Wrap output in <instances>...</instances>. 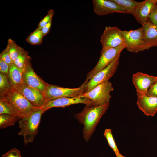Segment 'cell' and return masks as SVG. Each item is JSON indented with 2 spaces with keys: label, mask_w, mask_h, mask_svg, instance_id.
Here are the masks:
<instances>
[{
  "label": "cell",
  "mask_w": 157,
  "mask_h": 157,
  "mask_svg": "<svg viewBox=\"0 0 157 157\" xmlns=\"http://www.w3.org/2000/svg\"><path fill=\"white\" fill-rule=\"evenodd\" d=\"M109 106V103L101 106L85 105L81 112L74 115L75 118L83 125V136L86 142L90 139Z\"/></svg>",
  "instance_id": "1"
},
{
  "label": "cell",
  "mask_w": 157,
  "mask_h": 157,
  "mask_svg": "<svg viewBox=\"0 0 157 157\" xmlns=\"http://www.w3.org/2000/svg\"><path fill=\"white\" fill-rule=\"evenodd\" d=\"M44 113L41 108H36L29 114L18 121L20 130L18 134L23 137L25 145L33 142L38 134L41 117Z\"/></svg>",
  "instance_id": "2"
},
{
  "label": "cell",
  "mask_w": 157,
  "mask_h": 157,
  "mask_svg": "<svg viewBox=\"0 0 157 157\" xmlns=\"http://www.w3.org/2000/svg\"><path fill=\"white\" fill-rule=\"evenodd\" d=\"M88 81H86L76 88L62 87L47 83L43 94L46 101L63 97H77L86 92Z\"/></svg>",
  "instance_id": "3"
},
{
  "label": "cell",
  "mask_w": 157,
  "mask_h": 157,
  "mask_svg": "<svg viewBox=\"0 0 157 157\" xmlns=\"http://www.w3.org/2000/svg\"><path fill=\"white\" fill-rule=\"evenodd\" d=\"M0 97L4 98L9 103L16 115L20 119L28 115L37 108L15 89Z\"/></svg>",
  "instance_id": "4"
},
{
  "label": "cell",
  "mask_w": 157,
  "mask_h": 157,
  "mask_svg": "<svg viewBox=\"0 0 157 157\" xmlns=\"http://www.w3.org/2000/svg\"><path fill=\"white\" fill-rule=\"evenodd\" d=\"M114 90L112 83L109 80L105 81L88 92L79 96L90 99L93 106H101L109 103L111 98V92Z\"/></svg>",
  "instance_id": "5"
},
{
  "label": "cell",
  "mask_w": 157,
  "mask_h": 157,
  "mask_svg": "<svg viewBox=\"0 0 157 157\" xmlns=\"http://www.w3.org/2000/svg\"><path fill=\"white\" fill-rule=\"evenodd\" d=\"M126 48L131 53H137L151 48L144 40L143 28L135 30L123 31Z\"/></svg>",
  "instance_id": "6"
},
{
  "label": "cell",
  "mask_w": 157,
  "mask_h": 157,
  "mask_svg": "<svg viewBox=\"0 0 157 157\" xmlns=\"http://www.w3.org/2000/svg\"><path fill=\"white\" fill-rule=\"evenodd\" d=\"M125 48V45H122L115 48L102 49L98 63L87 74L86 81L89 80L97 73L107 67Z\"/></svg>",
  "instance_id": "7"
},
{
  "label": "cell",
  "mask_w": 157,
  "mask_h": 157,
  "mask_svg": "<svg viewBox=\"0 0 157 157\" xmlns=\"http://www.w3.org/2000/svg\"><path fill=\"white\" fill-rule=\"evenodd\" d=\"M100 41L102 49L125 45L123 31L117 26H106Z\"/></svg>",
  "instance_id": "8"
},
{
  "label": "cell",
  "mask_w": 157,
  "mask_h": 157,
  "mask_svg": "<svg viewBox=\"0 0 157 157\" xmlns=\"http://www.w3.org/2000/svg\"><path fill=\"white\" fill-rule=\"evenodd\" d=\"M120 54L107 67L97 73L87 84L88 92L104 81L109 80L116 72L119 63Z\"/></svg>",
  "instance_id": "9"
},
{
  "label": "cell",
  "mask_w": 157,
  "mask_h": 157,
  "mask_svg": "<svg viewBox=\"0 0 157 157\" xmlns=\"http://www.w3.org/2000/svg\"><path fill=\"white\" fill-rule=\"evenodd\" d=\"M83 104L87 106H93L92 101L85 97L78 96L75 97H63L47 100L41 108L44 112L53 107L64 108L71 105Z\"/></svg>",
  "instance_id": "10"
},
{
  "label": "cell",
  "mask_w": 157,
  "mask_h": 157,
  "mask_svg": "<svg viewBox=\"0 0 157 157\" xmlns=\"http://www.w3.org/2000/svg\"><path fill=\"white\" fill-rule=\"evenodd\" d=\"M23 83L37 90L42 94L47 84L35 72L32 68L31 60L28 62L23 70Z\"/></svg>",
  "instance_id": "11"
},
{
  "label": "cell",
  "mask_w": 157,
  "mask_h": 157,
  "mask_svg": "<svg viewBox=\"0 0 157 157\" xmlns=\"http://www.w3.org/2000/svg\"><path fill=\"white\" fill-rule=\"evenodd\" d=\"M93 4L94 12L99 16L116 13L128 14L121 6L111 0H93Z\"/></svg>",
  "instance_id": "12"
},
{
  "label": "cell",
  "mask_w": 157,
  "mask_h": 157,
  "mask_svg": "<svg viewBox=\"0 0 157 157\" xmlns=\"http://www.w3.org/2000/svg\"><path fill=\"white\" fill-rule=\"evenodd\" d=\"M15 90L36 107L41 108L46 101L41 92L24 83L19 85Z\"/></svg>",
  "instance_id": "13"
},
{
  "label": "cell",
  "mask_w": 157,
  "mask_h": 157,
  "mask_svg": "<svg viewBox=\"0 0 157 157\" xmlns=\"http://www.w3.org/2000/svg\"><path fill=\"white\" fill-rule=\"evenodd\" d=\"M137 104L139 109L147 116H154L157 112V97L137 93Z\"/></svg>",
  "instance_id": "14"
},
{
  "label": "cell",
  "mask_w": 157,
  "mask_h": 157,
  "mask_svg": "<svg viewBox=\"0 0 157 157\" xmlns=\"http://www.w3.org/2000/svg\"><path fill=\"white\" fill-rule=\"evenodd\" d=\"M157 81V76L142 72H137L132 76V81L137 93L146 94L151 85Z\"/></svg>",
  "instance_id": "15"
},
{
  "label": "cell",
  "mask_w": 157,
  "mask_h": 157,
  "mask_svg": "<svg viewBox=\"0 0 157 157\" xmlns=\"http://www.w3.org/2000/svg\"><path fill=\"white\" fill-rule=\"evenodd\" d=\"M157 4V0H145L140 2L132 15L140 24L149 21L148 17L152 8Z\"/></svg>",
  "instance_id": "16"
},
{
  "label": "cell",
  "mask_w": 157,
  "mask_h": 157,
  "mask_svg": "<svg viewBox=\"0 0 157 157\" xmlns=\"http://www.w3.org/2000/svg\"><path fill=\"white\" fill-rule=\"evenodd\" d=\"M144 33V40L151 48L157 47V25L149 21L142 25Z\"/></svg>",
  "instance_id": "17"
},
{
  "label": "cell",
  "mask_w": 157,
  "mask_h": 157,
  "mask_svg": "<svg viewBox=\"0 0 157 157\" xmlns=\"http://www.w3.org/2000/svg\"><path fill=\"white\" fill-rule=\"evenodd\" d=\"M9 66L7 77L12 89H15L19 85L23 83V70L17 67L14 63Z\"/></svg>",
  "instance_id": "18"
},
{
  "label": "cell",
  "mask_w": 157,
  "mask_h": 157,
  "mask_svg": "<svg viewBox=\"0 0 157 157\" xmlns=\"http://www.w3.org/2000/svg\"><path fill=\"white\" fill-rule=\"evenodd\" d=\"M31 59L28 52L21 47L19 54L14 60V63L18 68L24 70L27 63Z\"/></svg>",
  "instance_id": "19"
},
{
  "label": "cell",
  "mask_w": 157,
  "mask_h": 157,
  "mask_svg": "<svg viewBox=\"0 0 157 157\" xmlns=\"http://www.w3.org/2000/svg\"><path fill=\"white\" fill-rule=\"evenodd\" d=\"M111 0L121 6L128 12V14L132 15L140 2L133 0Z\"/></svg>",
  "instance_id": "20"
},
{
  "label": "cell",
  "mask_w": 157,
  "mask_h": 157,
  "mask_svg": "<svg viewBox=\"0 0 157 157\" xmlns=\"http://www.w3.org/2000/svg\"><path fill=\"white\" fill-rule=\"evenodd\" d=\"M20 119L19 117L7 114L0 115V128H6L13 125L15 123Z\"/></svg>",
  "instance_id": "21"
},
{
  "label": "cell",
  "mask_w": 157,
  "mask_h": 157,
  "mask_svg": "<svg viewBox=\"0 0 157 157\" xmlns=\"http://www.w3.org/2000/svg\"><path fill=\"white\" fill-rule=\"evenodd\" d=\"M12 89L7 76L0 72V97L4 96Z\"/></svg>",
  "instance_id": "22"
},
{
  "label": "cell",
  "mask_w": 157,
  "mask_h": 157,
  "mask_svg": "<svg viewBox=\"0 0 157 157\" xmlns=\"http://www.w3.org/2000/svg\"><path fill=\"white\" fill-rule=\"evenodd\" d=\"M43 37L41 29L37 28L28 37L26 41L31 45H40L42 43Z\"/></svg>",
  "instance_id": "23"
},
{
  "label": "cell",
  "mask_w": 157,
  "mask_h": 157,
  "mask_svg": "<svg viewBox=\"0 0 157 157\" xmlns=\"http://www.w3.org/2000/svg\"><path fill=\"white\" fill-rule=\"evenodd\" d=\"M21 47L17 45L12 39L10 38L8 39L6 48L8 49L13 63L19 54Z\"/></svg>",
  "instance_id": "24"
},
{
  "label": "cell",
  "mask_w": 157,
  "mask_h": 157,
  "mask_svg": "<svg viewBox=\"0 0 157 157\" xmlns=\"http://www.w3.org/2000/svg\"><path fill=\"white\" fill-rule=\"evenodd\" d=\"M103 135L106 138L109 145L113 150L116 155L120 153L113 135L111 129H106Z\"/></svg>",
  "instance_id": "25"
},
{
  "label": "cell",
  "mask_w": 157,
  "mask_h": 157,
  "mask_svg": "<svg viewBox=\"0 0 157 157\" xmlns=\"http://www.w3.org/2000/svg\"><path fill=\"white\" fill-rule=\"evenodd\" d=\"M3 114L16 116L9 103L4 98L0 97V114Z\"/></svg>",
  "instance_id": "26"
},
{
  "label": "cell",
  "mask_w": 157,
  "mask_h": 157,
  "mask_svg": "<svg viewBox=\"0 0 157 157\" xmlns=\"http://www.w3.org/2000/svg\"><path fill=\"white\" fill-rule=\"evenodd\" d=\"M54 13V11L53 10L51 9L49 10L47 15L39 22L37 28L41 29L51 19H52Z\"/></svg>",
  "instance_id": "27"
},
{
  "label": "cell",
  "mask_w": 157,
  "mask_h": 157,
  "mask_svg": "<svg viewBox=\"0 0 157 157\" xmlns=\"http://www.w3.org/2000/svg\"><path fill=\"white\" fill-rule=\"evenodd\" d=\"M0 59L8 64L9 66L13 63L6 48L0 53Z\"/></svg>",
  "instance_id": "28"
},
{
  "label": "cell",
  "mask_w": 157,
  "mask_h": 157,
  "mask_svg": "<svg viewBox=\"0 0 157 157\" xmlns=\"http://www.w3.org/2000/svg\"><path fill=\"white\" fill-rule=\"evenodd\" d=\"M149 21L155 25H157V4L152 8L148 17Z\"/></svg>",
  "instance_id": "29"
},
{
  "label": "cell",
  "mask_w": 157,
  "mask_h": 157,
  "mask_svg": "<svg viewBox=\"0 0 157 157\" xmlns=\"http://www.w3.org/2000/svg\"><path fill=\"white\" fill-rule=\"evenodd\" d=\"M2 157H21V156L20 151L14 148L2 155Z\"/></svg>",
  "instance_id": "30"
},
{
  "label": "cell",
  "mask_w": 157,
  "mask_h": 157,
  "mask_svg": "<svg viewBox=\"0 0 157 157\" xmlns=\"http://www.w3.org/2000/svg\"><path fill=\"white\" fill-rule=\"evenodd\" d=\"M146 94L149 96L157 97V81L151 85Z\"/></svg>",
  "instance_id": "31"
},
{
  "label": "cell",
  "mask_w": 157,
  "mask_h": 157,
  "mask_svg": "<svg viewBox=\"0 0 157 157\" xmlns=\"http://www.w3.org/2000/svg\"><path fill=\"white\" fill-rule=\"evenodd\" d=\"M9 65L0 59V72L7 76L9 71Z\"/></svg>",
  "instance_id": "32"
},
{
  "label": "cell",
  "mask_w": 157,
  "mask_h": 157,
  "mask_svg": "<svg viewBox=\"0 0 157 157\" xmlns=\"http://www.w3.org/2000/svg\"><path fill=\"white\" fill-rule=\"evenodd\" d=\"M52 19H51L47 24L43 27L41 29L42 35L43 37L48 34L49 32L52 24Z\"/></svg>",
  "instance_id": "33"
},
{
  "label": "cell",
  "mask_w": 157,
  "mask_h": 157,
  "mask_svg": "<svg viewBox=\"0 0 157 157\" xmlns=\"http://www.w3.org/2000/svg\"><path fill=\"white\" fill-rule=\"evenodd\" d=\"M116 157H125L122 155L120 153L116 155Z\"/></svg>",
  "instance_id": "34"
}]
</instances>
